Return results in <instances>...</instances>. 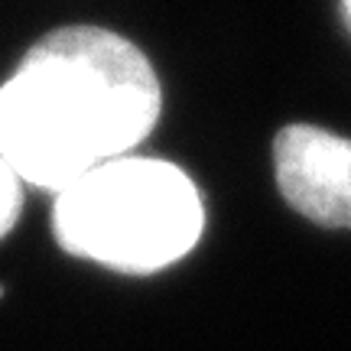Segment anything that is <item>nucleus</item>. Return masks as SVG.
I'll list each match as a JSON object with an SVG mask.
<instances>
[{"instance_id":"nucleus-1","label":"nucleus","mask_w":351,"mask_h":351,"mask_svg":"<svg viewBox=\"0 0 351 351\" xmlns=\"http://www.w3.org/2000/svg\"><path fill=\"white\" fill-rule=\"evenodd\" d=\"M163 95L150 59L101 26L52 29L0 85V156L26 186L62 192L153 134Z\"/></svg>"},{"instance_id":"nucleus-2","label":"nucleus","mask_w":351,"mask_h":351,"mask_svg":"<svg viewBox=\"0 0 351 351\" xmlns=\"http://www.w3.org/2000/svg\"><path fill=\"white\" fill-rule=\"evenodd\" d=\"M205 208L179 166L117 156L56 192L52 234L72 257L121 274H156L202 238Z\"/></svg>"},{"instance_id":"nucleus-3","label":"nucleus","mask_w":351,"mask_h":351,"mask_svg":"<svg viewBox=\"0 0 351 351\" xmlns=\"http://www.w3.org/2000/svg\"><path fill=\"white\" fill-rule=\"evenodd\" d=\"M276 186L315 225L351 228V140L313 124L283 127L274 140Z\"/></svg>"},{"instance_id":"nucleus-4","label":"nucleus","mask_w":351,"mask_h":351,"mask_svg":"<svg viewBox=\"0 0 351 351\" xmlns=\"http://www.w3.org/2000/svg\"><path fill=\"white\" fill-rule=\"evenodd\" d=\"M23 212V182L13 176L7 160L0 156V238H7Z\"/></svg>"},{"instance_id":"nucleus-5","label":"nucleus","mask_w":351,"mask_h":351,"mask_svg":"<svg viewBox=\"0 0 351 351\" xmlns=\"http://www.w3.org/2000/svg\"><path fill=\"white\" fill-rule=\"evenodd\" d=\"M341 7H345V23H348V29H351V0H341Z\"/></svg>"}]
</instances>
